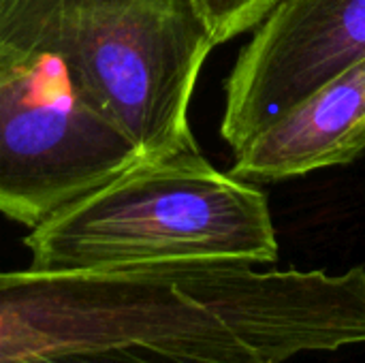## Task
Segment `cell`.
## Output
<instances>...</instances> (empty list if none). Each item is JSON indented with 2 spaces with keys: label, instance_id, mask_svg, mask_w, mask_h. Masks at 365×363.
Wrapping results in <instances>:
<instances>
[{
  "label": "cell",
  "instance_id": "cell-1",
  "mask_svg": "<svg viewBox=\"0 0 365 363\" xmlns=\"http://www.w3.org/2000/svg\"><path fill=\"white\" fill-rule=\"evenodd\" d=\"M118 344L282 363L302 332L278 282L250 263L0 272V363Z\"/></svg>",
  "mask_w": 365,
  "mask_h": 363
},
{
  "label": "cell",
  "instance_id": "cell-2",
  "mask_svg": "<svg viewBox=\"0 0 365 363\" xmlns=\"http://www.w3.org/2000/svg\"><path fill=\"white\" fill-rule=\"evenodd\" d=\"M34 270L274 263L265 193L201 152L141 158L24 237Z\"/></svg>",
  "mask_w": 365,
  "mask_h": 363
},
{
  "label": "cell",
  "instance_id": "cell-3",
  "mask_svg": "<svg viewBox=\"0 0 365 363\" xmlns=\"http://www.w3.org/2000/svg\"><path fill=\"white\" fill-rule=\"evenodd\" d=\"M139 160L62 56L49 0H0V214L34 229Z\"/></svg>",
  "mask_w": 365,
  "mask_h": 363
},
{
  "label": "cell",
  "instance_id": "cell-4",
  "mask_svg": "<svg viewBox=\"0 0 365 363\" xmlns=\"http://www.w3.org/2000/svg\"><path fill=\"white\" fill-rule=\"evenodd\" d=\"M62 56L141 158L197 152L190 98L216 47L199 0H49Z\"/></svg>",
  "mask_w": 365,
  "mask_h": 363
},
{
  "label": "cell",
  "instance_id": "cell-5",
  "mask_svg": "<svg viewBox=\"0 0 365 363\" xmlns=\"http://www.w3.org/2000/svg\"><path fill=\"white\" fill-rule=\"evenodd\" d=\"M365 58V0H278L227 79L222 139L237 152Z\"/></svg>",
  "mask_w": 365,
  "mask_h": 363
},
{
  "label": "cell",
  "instance_id": "cell-6",
  "mask_svg": "<svg viewBox=\"0 0 365 363\" xmlns=\"http://www.w3.org/2000/svg\"><path fill=\"white\" fill-rule=\"evenodd\" d=\"M364 150L365 58L233 152L231 173L276 182L351 163Z\"/></svg>",
  "mask_w": 365,
  "mask_h": 363
},
{
  "label": "cell",
  "instance_id": "cell-7",
  "mask_svg": "<svg viewBox=\"0 0 365 363\" xmlns=\"http://www.w3.org/2000/svg\"><path fill=\"white\" fill-rule=\"evenodd\" d=\"M24 363H216L192 355L175 353L152 344H118L90 351H73L51 357H38Z\"/></svg>",
  "mask_w": 365,
  "mask_h": 363
},
{
  "label": "cell",
  "instance_id": "cell-8",
  "mask_svg": "<svg viewBox=\"0 0 365 363\" xmlns=\"http://www.w3.org/2000/svg\"><path fill=\"white\" fill-rule=\"evenodd\" d=\"M199 4L210 21L216 45H220L261 24L278 0H199Z\"/></svg>",
  "mask_w": 365,
  "mask_h": 363
}]
</instances>
